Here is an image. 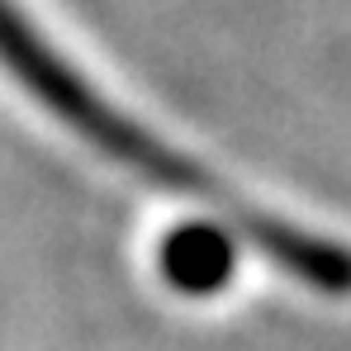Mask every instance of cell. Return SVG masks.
<instances>
[{
    "instance_id": "2",
    "label": "cell",
    "mask_w": 351,
    "mask_h": 351,
    "mask_svg": "<svg viewBox=\"0 0 351 351\" xmlns=\"http://www.w3.org/2000/svg\"><path fill=\"white\" fill-rule=\"evenodd\" d=\"M162 276L185 294H214L233 276V242L219 223H190L162 242Z\"/></svg>"
},
{
    "instance_id": "1",
    "label": "cell",
    "mask_w": 351,
    "mask_h": 351,
    "mask_svg": "<svg viewBox=\"0 0 351 351\" xmlns=\"http://www.w3.org/2000/svg\"><path fill=\"white\" fill-rule=\"evenodd\" d=\"M0 66L53 119H62L86 147L105 152L110 162L128 167V171L147 176L167 195H185V199L223 214L228 228L252 237L285 276H294V280H304V285H313L323 294H351V252L342 242L285 223L280 214H271L256 199L237 195L228 180L209 176L199 162L180 157L171 143H162L157 133L133 123L105 90H95L81 76L76 62L53 48L43 24L19 0H0Z\"/></svg>"
}]
</instances>
